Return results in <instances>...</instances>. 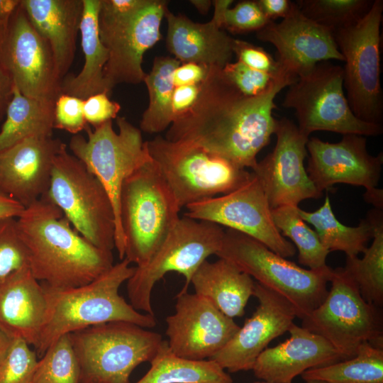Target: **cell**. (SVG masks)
I'll use <instances>...</instances> for the list:
<instances>
[{
	"instance_id": "cell-1",
	"label": "cell",
	"mask_w": 383,
	"mask_h": 383,
	"mask_svg": "<svg viewBox=\"0 0 383 383\" xmlns=\"http://www.w3.org/2000/svg\"><path fill=\"white\" fill-rule=\"evenodd\" d=\"M296 80L281 71L270 89L250 97L227 79L222 69L209 67L197 102L172 123L165 138L192 143L241 168L252 170L257 154L275 131V98Z\"/></svg>"
},
{
	"instance_id": "cell-2",
	"label": "cell",
	"mask_w": 383,
	"mask_h": 383,
	"mask_svg": "<svg viewBox=\"0 0 383 383\" xmlns=\"http://www.w3.org/2000/svg\"><path fill=\"white\" fill-rule=\"evenodd\" d=\"M16 223L30 272L50 288L86 284L114 265L112 251L89 242L45 197L25 208Z\"/></svg>"
},
{
	"instance_id": "cell-3",
	"label": "cell",
	"mask_w": 383,
	"mask_h": 383,
	"mask_svg": "<svg viewBox=\"0 0 383 383\" xmlns=\"http://www.w3.org/2000/svg\"><path fill=\"white\" fill-rule=\"evenodd\" d=\"M126 258L86 284L55 289L42 284L46 312L37 346L41 357L60 337L112 321H126L145 328L157 324L154 315L142 313L120 295L121 286L133 275L135 267Z\"/></svg>"
},
{
	"instance_id": "cell-4",
	"label": "cell",
	"mask_w": 383,
	"mask_h": 383,
	"mask_svg": "<svg viewBox=\"0 0 383 383\" xmlns=\"http://www.w3.org/2000/svg\"><path fill=\"white\" fill-rule=\"evenodd\" d=\"M181 209L152 158L124 181L118 208L119 259L145 265L179 218Z\"/></svg>"
},
{
	"instance_id": "cell-5",
	"label": "cell",
	"mask_w": 383,
	"mask_h": 383,
	"mask_svg": "<svg viewBox=\"0 0 383 383\" xmlns=\"http://www.w3.org/2000/svg\"><path fill=\"white\" fill-rule=\"evenodd\" d=\"M79 365V383H131L132 372L150 362L160 333L126 321H112L70 333Z\"/></svg>"
},
{
	"instance_id": "cell-6",
	"label": "cell",
	"mask_w": 383,
	"mask_h": 383,
	"mask_svg": "<svg viewBox=\"0 0 383 383\" xmlns=\"http://www.w3.org/2000/svg\"><path fill=\"white\" fill-rule=\"evenodd\" d=\"M148 152L182 209L228 194L245 183L251 172L205 148L160 135L147 141Z\"/></svg>"
},
{
	"instance_id": "cell-7",
	"label": "cell",
	"mask_w": 383,
	"mask_h": 383,
	"mask_svg": "<svg viewBox=\"0 0 383 383\" xmlns=\"http://www.w3.org/2000/svg\"><path fill=\"white\" fill-rule=\"evenodd\" d=\"M218 257L233 263L260 284L287 299L296 317L306 318L325 299L333 269H304L272 251L260 241L238 231H225Z\"/></svg>"
},
{
	"instance_id": "cell-8",
	"label": "cell",
	"mask_w": 383,
	"mask_h": 383,
	"mask_svg": "<svg viewBox=\"0 0 383 383\" xmlns=\"http://www.w3.org/2000/svg\"><path fill=\"white\" fill-rule=\"evenodd\" d=\"M96 247L115 248L116 216L111 200L97 177L65 145L55 158L50 185L43 196Z\"/></svg>"
},
{
	"instance_id": "cell-9",
	"label": "cell",
	"mask_w": 383,
	"mask_h": 383,
	"mask_svg": "<svg viewBox=\"0 0 383 383\" xmlns=\"http://www.w3.org/2000/svg\"><path fill=\"white\" fill-rule=\"evenodd\" d=\"M225 231L221 226L186 216L179 217L166 238L143 265L135 267L127 282L131 305L137 311L154 315L152 292L167 273L174 272L185 278L181 292H187L196 270L220 250Z\"/></svg>"
},
{
	"instance_id": "cell-10",
	"label": "cell",
	"mask_w": 383,
	"mask_h": 383,
	"mask_svg": "<svg viewBox=\"0 0 383 383\" xmlns=\"http://www.w3.org/2000/svg\"><path fill=\"white\" fill-rule=\"evenodd\" d=\"M383 1L374 0L359 20L334 30L343 57V87L353 113L367 123L381 124L383 94L381 87L380 27Z\"/></svg>"
},
{
	"instance_id": "cell-11",
	"label": "cell",
	"mask_w": 383,
	"mask_h": 383,
	"mask_svg": "<svg viewBox=\"0 0 383 383\" xmlns=\"http://www.w3.org/2000/svg\"><path fill=\"white\" fill-rule=\"evenodd\" d=\"M343 76L342 67L323 62L289 87L282 105L295 111L304 135L309 137L317 131L343 135L382 133V125L365 122L353 113L344 94Z\"/></svg>"
},
{
	"instance_id": "cell-12",
	"label": "cell",
	"mask_w": 383,
	"mask_h": 383,
	"mask_svg": "<svg viewBox=\"0 0 383 383\" xmlns=\"http://www.w3.org/2000/svg\"><path fill=\"white\" fill-rule=\"evenodd\" d=\"M323 301L302 319V327L326 339L344 357H353L364 343L382 348V318L367 302L344 267L332 270Z\"/></svg>"
},
{
	"instance_id": "cell-13",
	"label": "cell",
	"mask_w": 383,
	"mask_h": 383,
	"mask_svg": "<svg viewBox=\"0 0 383 383\" xmlns=\"http://www.w3.org/2000/svg\"><path fill=\"white\" fill-rule=\"evenodd\" d=\"M118 131L112 121L94 129L88 125L87 137L81 134L71 137L69 148L72 154L81 160L94 174L107 192L115 212V242L118 236V208L120 194L126 179L151 159L147 141L141 131L126 118L116 117Z\"/></svg>"
},
{
	"instance_id": "cell-14",
	"label": "cell",
	"mask_w": 383,
	"mask_h": 383,
	"mask_svg": "<svg viewBox=\"0 0 383 383\" xmlns=\"http://www.w3.org/2000/svg\"><path fill=\"white\" fill-rule=\"evenodd\" d=\"M0 60L13 85L25 96L55 102L62 79L52 50L20 6L0 26Z\"/></svg>"
},
{
	"instance_id": "cell-15",
	"label": "cell",
	"mask_w": 383,
	"mask_h": 383,
	"mask_svg": "<svg viewBox=\"0 0 383 383\" xmlns=\"http://www.w3.org/2000/svg\"><path fill=\"white\" fill-rule=\"evenodd\" d=\"M186 209L184 216L245 234L284 258L296 253L295 246L276 227L267 196L252 172L248 179L235 190Z\"/></svg>"
},
{
	"instance_id": "cell-16",
	"label": "cell",
	"mask_w": 383,
	"mask_h": 383,
	"mask_svg": "<svg viewBox=\"0 0 383 383\" xmlns=\"http://www.w3.org/2000/svg\"><path fill=\"white\" fill-rule=\"evenodd\" d=\"M306 172L318 192L330 190L336 184L363 187L365 200L382 209L383 192L377 188L381 177L383 153L370 154L365 136L344 135L338 143H328L316 137L306 143Z\"/></svg>"
},
{
	"instance_id": "cell-17",
	"label": "cell",
	"mask_w": 383,
	"mask_h": 383,
	"mask_svg": "<svg viewBox=\"0 0 383 383\" xmlns=\"http://www.w3.org/2000/svg\"><path fill=\"white\" fill-rule=\"evenodd\" d=\"M273 150L252 170L257 177L272 209L296 206L308 199H318V191L304 167L309 137L297 125L283 117L277 119Z\"/></svg>"
},
{
	"instance_id": "cell-18",
	"label": "cell",
	"mask_w": 383,
	"mask_h": 383,
	"mask_svg": "<svg viewBox=\"0 0 383 383\" xmlns=\"http://www.w3.org/2000/svg\"><path fill=\"white\" fill-rule=\"evenodd\" d=\"M167 10L166 1L147 0L128 20L99 28L101 41L109 51L104 77L109 93L119 84L143 82V55L161 39L160 25Z\"/></svg>"
},
{
	"instance_id": "cell-19",
	"label": "cell",
	"mask_w": 383,
	"mask_h": 383,
	"mask_svg": "<svg viewBox=\"0 0 383 383\" xmlns=\"http://www.w3.org/2000/svg\"><path fill=\"white\" fill-rule=\"evenodd\" d=\"M174 308L166 318L167 342L174 354L184 359L211 360L240 328L233 318L195 293L180 292Z\"/></svg>"
},
{
	"instance_id": "cell-20",
	"label": "cell",
	"mask_w": 383,
	"mask_h": 383,
	"mask_svg": "<svg viewBox=\"0 0 383 383\" xmlns=\"http://www.w3.org/2000/svg\"><path fill=\"white\" fill-rule=\"evenodd\" d=\"M256 35L274 46L279 67L296 79L320 62H343L333 30L306 17L294 1L285 18L278 23L269 21Z\"/></svg>"
},
{
	"instance_id": "cell-21",
	"label": "cell",
	"mask_w": 383,
	"mask_h": 383,
	"mask_svg": "<svg viewBox=\"0 0 383 383\" xmlns=\"http://www.w3.org/2000/svg\"><path fill=\"white\" fill-rule=\"evenodd\" d=\"M258 306L228 343L211 360L229 372L252 370L258 356L274 338L288 332L296 317L292 304L277 292L255 282Z\"/></svg>"
},
{
	"instance_id": "cell-22",
	"label": "cell",
	"mask_w": 383,
	"mask_h": 383,
	"mask_svg": "<svg viewBox=\"0 0 383 383\" xmlns=\"http://www.w3.org/2000/svg\"><path fill=\"white\" fill-rule=\"evenodd\" d=\"M65 145L58 138L30 137L0 150V192L26 208L44 196L53 162Z\"/></svg>"
},
{
	"instance_id": "cell-23",
	"label": "cell",
	"mask_w": 383,
	"mask_h": 383,
	"mask_svg": "<svg viewBox=\"0 0 383 383\" xmlns=\"http://www.w3.org/2000/svg\"><path fill=\"white\" fill-rule=\"evenodd\" d=\"M290 337L280 344L267 348L252 367L258 379L270 383H292L304 372L344 360L342 355L323 337L292 325Z\"/></svg>"
},
{
	"instance_id": "cell-24",
	"label": "cell",
	"mask_w": 383,
	"mask_h": 383,
	"mask_svg": "<svg viewBox=\"0 0 383 383\" xmlns=\"http://www.w3.org/2000/svg\"><path fill=\"white\" fill-rule=\"evenodd\" d=\"M46 312L42 284L29 268L20 270L0 284V330L37 346Z\"/></svg>"
},
{
	"instance_id": "cell-25",
	"label": "cell",
	"mask_w": 383,
	"mask_h": 383,
	"mask_svg": "<svg viewBox=\"0 0 383 383\" xmlns=\"http://www.w3.org/2000/svg\"><path fill=\"white\" fill-rule=\"evenodd\" d=\"M165 17L167 23V48L180 62L221 69L231 62L234 38L213 18L205 23H196L169 9Z\"/></svg>"
},
{
	"instance_id": "cell-26",
	"label": "cell",
	"mask_w": 383,
	"mask_h": 383,
	"mask_svg": "<svg viewBox=\"0 0 383 383\" xmlns=\"http://www.w3.org/2000/svg\"><path fill=\"white\" fill-rule=\"evenodd\" d=\"M30 22L48 43L62 79L72 66L83 0H21Z\"/></svg>"
},
{
	"instance_id": "cell-27",
	"label": "cell",
	"mask_w": 383,
	"mask_h": 383,
	"mask_svg": "<svg viewBox=\"0 0 383 383\" xmlns=\"http://www.w3.org/2000/svg\"><path fill=\"white\" fill-rule=\"evenodd\" d=\"M191 283L195 294L231 318L244 315L255 287L250 276L221 257L213 262L204 261L192 276Z\"/></svg>"
},
{
	"instance_id": "cell-28",
	"label": "cell",
	"mask_w": 383,
	"mask_h": 383,
	"mask_svg": "<svg viewBox=\"0 0 383 383\" xmlns=\"http://www.w3.org/2000/svg\"><path fill=\"white\" fill-rule=\"evenodd\" d=\"M100 3L101 0H83L79 33L84 63L77 75L65 76L61 84L62 94L82 100L99 93L109 94L104 77L109 51L101 41L98 27Z\"/></svg>"
},
{
	"instance_id": "cell-29",
	"label": "cell",
	"mask_w": 383,
	"mask_h": 383,
	"mask_svg": "<svg viewBox=\"0 0 383 383\" xmlns=\"http://www.w3.org/2000/svg\"><path fill=\"white\" fill-rule=\"evenodd\" d=\"M55 102L23 95L13 85L0 130V150L30 137L52 136Z\"/></svg>"
},
{
	"instance_id": "cell-30",
	"label": "cell",
	"mask_w": 383,
	"mask_h": 383,
	"mask_svg": "<svg viewBox=\"0 0 383 383\" xmlns=\"http://www.w3.org/2000/svg\"><path fill=\"white\" fill-rule=\"evenodd\" d=\"M150 362V370L135 383H233L232 377L215 361L178 357L166 340Z\"/></svg>"
},
{
	"instance_id": "cell-31",
	"label": "cell",
	"mask_w": 383,
	"mask_h": 383,
	"mask_svg": "<svg viewBox=\"0 0 383 383\" xmlns=\"http://www.w3.org/2000/svg\"><path fill=\"white\" fill-rule=\"evenodd\" d=\"M302 219L312 225L321 243L330 252L343 251L346 256H357L367 248L373 236V226L370 218L362 219L357 226L351 227L340 223L335 217L327 195L323 204L315 211L299 208Z\"/></svg>"
},
{
	"instance_id": "cell-32",
	"label": "cell",
	"mask_w": 383,
	"mask_h": 383,
	"mask_svg": "<svg viewBox=\"0 0 383 383\" xmlns=\"http://www.w3.org/2000/svg\"><path fill=\"white\" fill-rule=\"evenodd\" d=\"M373 226V240L362 258L346 256L344 269L354 280L362 298L379 307L383 304V214L374 209L367 214Z\"/></svg>"
},
{
	"instance_id": "cell-33",
	"label": "cell",
	"mask_w": 383,
	"mask_h": 383,
	"mask_svg": "<svg viewBox=\"0 0 383 383\" xmlns=\"http://www.w3.org/2000/svg\"><path fill=\"white\" fill-rule=\"evenodd\" d=\"M181 62L174 57L155 58L152 69L143 82L147 86L149 104L140 122V130L148 133H158L172 124V101L174 90L172 74Z\"/></svg>"
},
{
	"instance_id": "cell-34",
	"label": "cell",
	"mask_w": 383,
	"mask_h": 383,
	"mask_svg": "<svg viewBox=\"0 0 383 383\" xmlns=\"http://www.w3.org/2000/svg\"><path fill=\"white\" fill-rule=\"evenodd\" d=\"M301 376L306 382L383 383V349L370 343H364L353 357L309 369Z\"/></svg>"
},
{
	"instance_id": "cell-35",
	"label": "cell",
	"mask_w": 383,
	"mask_h": 383,
	"mask_svg": "<svg viewBox=\"0 0 383 383\" xmlns=\"http://www.w3.org/2000/svg\"><path fill=\"white\" fill-rule=\"evenodd\" d=\"M274 224L282 236L289 238L299 251V262L314 271H327L326 257L330 252L317 233L300 216L299 206H284L272 209Z\"/></svg>"
},
{
	"instance_id": "cell-36",
	"label": "cell",
	"mask_w": 383,
	"mask_h": 383,
	"mask_svg": "<svg viewBox=\"0 0 383 383\" xmlns=\"http://www.w3.org/2000/svg\"><path fill=\"white\" fill-rule=\"evenodd\" d=\"M80 370L70 334L52 343L38 361L31 383H79Z\"/></svg>"
},
{
	"instance_id": "cell-37",
	"label": "cell",
	"mask_w": 383,
	"mask_h": 383,
	"mask_svg": "<svg viewBox=\"0 0 383 383\" xmlns=\"http://www.w3.org/2000/svg\"><path fill=\"white\" fill-rule=\"evenodd\" d=\"M374 0H298L300 11L308 18L333 31L353 23L370 9Z\"/></svg>"
},
{
	"instance_id": "cell-38",
	"label": "cell",
	"mask_w": 383,
	"mask_h": 383,
	"mask_svg": "<svg viewBox=\"0 0 383 383\" xmlns=\"http://www.w3.org/2000/svg\"><path fill=\"white\" fill-rule=\"evenodd\" d=\"M214 12L212 18L222 29L232 33L258 31L270 21L266 18L257 1H242L233 7L231 0L213 1Z\"/></svg>"
},
{
	"instance_id": "cell-39",
	"label": "cell",
	"mask_w": 383,
	"mask_h": 383,
	"mask_svg": "<svg viewBox=\"0 0 383 383\" xmlns=\"http://www.w3.org/2000/svg\"><path fill=\"white\" fill-rule=\"evenodd\" d=\"M37 353L20 338H13L0 361V383H31L38 363Z\"/></svg>"
},
{
	"instance_id": "cell-40",
	"label": "cell",
	"mask_w": 383,
	"mask_h": 383,
	"mask_svg": "<svg viewBox=\"0 0 383 383\" xmlns=\"http://www.w3.org/2000/svg\"><path fill=\"white\" fill-rule=\"evenodd\" d=\"M26 268H28L27 252L19 235L16 218H0V284Z\"/></svg>"
},
{
	"instance_id": "cell-41",
	"label": "cell",
	"mask_w": 383,
	"mask_h": 383,
	"mask_svg": "<svg viewBox=\"0 0 383 383\" xmlns=\"http://www.w3.org/2000/svg\"><path fill=\"white\" fill-rule=\"evenodd\" d=\"M222 72L227 79L243 95L257 96L266 92L274 84L277 74L254 70L237 60L224 66Z\"/></svg>"
},
{
	"instance_id": "cell-42",
	"label": "cell",
	"mask_w": 383,
	"mask_h": 383,
	"mask_svg": "<svg viewBox=\"0 0 383 383\" xmlns=\"http://www.w3.org/2000/svg\"><path fill=\"white\" fill-rule=\"evenodd\" d=\"M84 100L68 94H61L54 107V128L77 135L88 126L84 115Z\"/></svg>"
},
{
	"instance_id": "cell-43",
	"label": "cell",
	"mask_w": 383,
	"mask_h": 383,
	"mask_svg": "<svg viewBox=\"0 0 383 383\" xmlns=\"http://www.w3.org/2000/svg\"><path fill=\"white\" fill-rule=\"evenodd\" d=\"M233 51L238 61L250 68L274 74L280 70L277 60L261 47L234 38Z\"/></svg>"
},
{
	"instance_id": "cell-44",
	"label": "cell",
	"mask_w": 383,
	"mask_h": 383,
	"mask_svg": "<svg viewBox=\"0 0 383 383\" xmlns=\"http://www.w3.org/2000/svg\"><path fill=\"white\" fill-rule=\"evenodd\" d=\"M146 2L147 0H101L98 27L111 26L130 18Z\"/></svg>"
},
{
	"instance_id": "cell-45",
	"label": "cell",
	"mask_w": 383,
	"mask_h": 383,
	"mask_svg": "<svg viewBox=\"0 0 383 383\" xmlns=\"http://www.w3.org/2000/svg\"><path fill=\"white\" fill-rule=\"evenodd\" d=\"M120 109V104L111 100L105 92L90 96L83 103L85 120L94 128L116 118Z\"/></svg>"
},
{
	"instance_id": "cell-46",
	"label": "cell",
	"mask_w": 383,
	"mask_h": 383,
	"mask_svg": "<svg viewBox=\"0 0 383 383\" xmlns=\"http://www.w3.org/2000/svg\"><path fill=\"white\" fill-rule=\"evenodd\" d=\"M201 84L174 88L172 101V122L187 114L194 106L200 94Z\"/></svg>"
},
{
	"instance_id": "cell-47",
	"label": "cell",
	"mask_w": 383,
	"mask_h": 383,
	"mask_svg": "<svg viewBox=\"0 0 383 383\" xmlns=\"http://www.w3.org/2000/svg\"><path fill=\"white\" fill-rule=\"evenodd\" d=\"M209 67L195 62L180 64L174 71L172 80L174 87L202 83L206 78Z\"/></svg>"
},
{
	"instance_id": "cell-48",
	"label": "cell",
	"mask_w": 383,
	"mask_h": 383,
	"mask_svg": "<svg viewBox=\"0 0 383 383\" xmlns=\"http://www.w3.org/2000/svg\"><path fill=\"white\" fill-rule=\"evenodd\" d=\"M257 2L270 21H274L278 18H285L293 3L289 0H257Z\"/></svg>"
},
{
	"instance_id": "cell-49",
	"label": "cell",
	"mask_w": 383,
	"mask_h": 383,
	"mask_svg": "<svg viewBox=\"0 0 383 383\" xmlns=\"http://www.w3.org/2000/svg\"><path fill=\"white\" fill-rule=\"evenodd\" d=\"M13 82L0 60V121L12 97Z\"/></svg>"
},
{
	"instance_id": "cell-50",
	"label": "cell",
	"mask_w": 383,
	"mask_h": 383,
	"mask_svg": "<svg viewBox=\"0 0 383 383\" xmlns=\"http://www.w3.org/2000/svg\"><path fill=\"white\" fill-rule=\"evenodd\" d=\"M25 208L19 203L0 192V218H18Z\"/></svg>"
},
{
	"instance_id": "cell-51",
	"label": "cell",
	"mask_w": 383,
	"mask_h": 383,
	"mask_svg": "<svg viewBox=\"0 0 383 383\" xmlns=\"http://www.w3.org/2000/svg\"><path fill=\"white\" fill-rule=\"evenodd\" d=\"M20 4L21 0H0V26L8 21Z\"/></svg>"
},
{
	"instance_id": "cell-52",
	"label": "cell",
	"mask_w": 383,
	"mask_h": 383,
	"mask_svg": "<svg viewBox=\"0 0 383 383\" xmlns=\"http://www.w3.org/2000/svg\"><path fill=\"white\" fill-rule=\"evenodd\" d=\"M11 338L0 330V361L5 355L11 342Z\"/></svg>"
},
{
	"instance_id": "cell-53",
	"label": "cell",
	"mask_w": 383,
	"mask_h": 383,
	"mask_svg": "<svg viewBox=\"0 0 383 383\" xmlns=\"http://www.w3.org/2000/svg\"><path fill=\"white\" fill-rule=\"evenodd\" d=\"M190 2L201 14H206L212 4L211 1L208 0H192Z\"/></svg>"
},
{
	"instance_id": "cell-54",
	"label": "cell",
	"mask_w": 383,
	"mask_h": 383,
	"mask_svg": "<svg viewBox=\"0 0 383 383\" xmlns=\"http://www.w3.org/2000/svg\"><path fill=\"white\" fill-rule=\"evenodd\" d=\"M306 383H326V382H322V381L312 380V381H306Z\"/></svg>"
},
{
	"instance_id": "cell-55",
	"label": "cell",
	"mask_w": 383,
	"mask_h": 383,
	"mask_svg": "<svg viewBox=\"0 0 383 383\" xmlns=\"http://www.w3.org/2000/svg\"><path fill=\"white\" fill-rule=\"evenodd\" d=\"M255 383H270V382H255Z\"/></svg>"
}]
</instances>
